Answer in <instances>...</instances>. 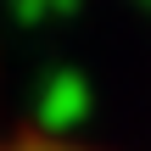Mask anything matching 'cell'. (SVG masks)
<instances>
[{"label": "cell", "mask_w": 151, "mask_h": 151, "mask_svg": "<svg viewBox=\"0 0 151 151\" xmlns=\"http://www.w3.org/2000/svg\"><path fill=\"white\" fill-rule=\"evenodd\" d=\"M11 151H78V146H50V140H28V146H11Z\"/></svg>", "instance_id": "6da1fadb"}]
</instances>
